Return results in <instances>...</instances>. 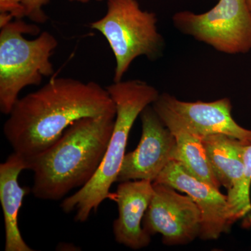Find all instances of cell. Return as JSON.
Segmentation results:
<instances>
[{"mask_svg":"<svg viewBox=\"0 0 251 251\" xmlns=\"http://www.w3.org/2000/svg\"><path fill=\"white\" fill-rule=\"evenodd\" d=\"M248 6H249V9L251 11V0H247Z\"/></svg>","mask_w":251,"mask_h":251,"instance_id":"d6986e66","label":"cell"},{"mask_svg":"<svg viewBox=\"0 0 251 251\" xmlns=\"http://www.w3.org/2000/svg\"><path fill=\"white\" fill-rule=\"evenodd\" d=\"M153 193V182L148 180H131L118 185L115 197L118 217L112 226L118 244L133 250L150 245L151 235L144 229L143 221Z\"/></svg>","mask_w":251,"mask_h":251,"instance_id":"8fae6325","label":"cell"},{"mask_svg":"<svg viewBox=\"0 0 251 251\" xmlns=\"http://www.w3.org/2000/svg\"><path fill=\"white\" fill-rule=\"evenodd\" d=\"M152 104L166 109L201 137L225 134L244 145L251 144V130L241 126L234 120L228 98L212 102H186L163 93Z\"/></svg>","mask_w":251,"mask_h":251,"instance_id":"30bf717a","label":"cell"},{"mask_svg":"<svg viewBox=\"0 0 251 251\" xmlns=\"http://www.w3.org/2000/svg\"><path fill=\"white\" fill-rule=\"evenodd\" d=\"M105 88L116 107L115 126L106 152L90 182L65 198L60 205L64 212L75 213V222H86L110 197V189L117 181L132 127L144 109L152 105L160 95L154 87L140 80L114 82Z\"/></svg>","mask_w":251,"mask_h":251,"instance_id":"3957f363","label":"cell"},{"mask_svg":"<svg viewBox=\"0 0 251 251\" xmlns=\"http://www.w3.org/2000/svg\"><path fill=\"white\" fill-rule=\"evenodd\" d=\"M115 112L106 88L97 82L56 77L18 99L3 131L14 152L27 161L53 145L74 122Z\"/></svg>","mask_w":251,"mask_h":251,"instance_id":"6da1fadb","label":"cell"},{"mask_svg":"<svg viewBox=\"0 0 251 251\" xmlns=\"http://www.w3.org/2000/svg\"><path fill=\"white\" fill-rule=\"evenodd\" d=\"M156 15L143 11L137 0H108L107 12L91 23L108 41L115 57L114 82H120L130 64L140 56L161 58L166 43L157 28Z\"/></svg>","mask_w":251,"mask_h":251,"instance_id":"5b68a950","label":"cell"},{"mask_svg":"<svg viewBox=\"0 0 251 251\" xmlns=\"http://www.w3.org/2000/svg\"><path fill=\"white\" fill-rule=\"evenodd\" d=\"M208 160L221 186L227 190L228 201L235 196L244 174L246 145L225 134L201 137Z\"/></svg>","mask_w":251,"mask_h":251,"instance_id":"5bb4252c","label":"cell"},{"mask_svg":"<svg viewBox=\"0 0 251 251\" xmlns=\"http://www.w3.org/2000/svg\"><path fill=\"white\" fill-rule=\"evenodd\" d=\"M154 193L143 221L150 235L161 234L163 244L184 245L200 237L202 214L192 198L168 185L153 182Z\"/></svg>","mask_w":251,"mask_h":251,"instance_id":"52a82bcc","label":"cell"},{"mask_svg":"<svg viewBox=\"0 0 251 251\" xmlns=\"http://www.w3.org/2000/svg\"><path fill=\"white\" fill-rule=\"evenodd\" d=\"M115 117L116 112L80 119L53 145L27 161V170L34 173L33 196L57 201L90 182L106 152Z\"/></svg>","mask_w":251,"mask_h":251,"instance_id":"7a4b0ae2","label":"cell"},{"mask_svg":"<svg viewBox=\"0 0 251 251\" xmlns=\"http://www.w3.org/2000/svg\"><path fill=\"white\" fill-rule=\"evenodd\" d=\"M23 0H0V14L10 15L16 20L26 17Z\"/></svg>","mask_w":251,"mask_h":251,"instance_id":"e0dca14e","label":"cell"},{"mask_svg":"<svg viewBox=\"0 0 251 251\" xmlns=\"http://www.w3.org/2000/svg\"><path fill=\"white\" fill-rule=\"evenodd\" d=\"M153 182L168 185L192 198L202 214L201 239L214 240L230 230L234 222L227 196L195 178L179 162H170Z\"/></svg>","mask_w":251,"mask_h":251,"instance_id":"9c48e42d","label":"cell"},{"mask_svg":"<svg viewBox=\"0 0 251 251\" xmlns=\"http://www.w3.org/2000/svg\"><path fill=\"white\" fill-rule=\"evenodd\" d=\"M151 105L175 136L176 143V161L196 179L219 189L221 185L208 160L202 138L166 109L155 104Z\"/></svg>","mask_w":251,"mask_h":251,"instance_id":"4fadbf2b","label":"cell"},{"mask_svg":"<svg viewBox=\"0 0 251 251\" xmlns=\"http://www.w3.org/2000/svg\"><path fill=\"white\" fill-rule=\"evenodd\" d=\"M0 29V111L9 115L23 89L39 85L53 74L50 57L58 41L47 31L33 40L26 39L24 34L37 35L40 28L22 19Z\"/></svg>","mask_w":251,"mask_h":251,"instance_id":"277c9868","label":"cell"},{"mask_svg":"<svg viewBox=\"0 0 251 251\" xmlns=\"http://www.w3.org/2000/svg\"><path fill=\"white\" fill-rule=\"evenodd\" d=\"M27 160L13 152L0 165V201L4 213L5 251H32L25 242L18 226L23 198L31 191L18 183L21 172L27 170Z\"/></svg>","mask_w":251,"mask_h":251,"instance_id":"7c38bea8","label":"cell"},{"mask_svg":"<svg viewBox=\"0 0 251 251\" xmlns=\"http://www.w3.org/2000/svg\"><path fill=\"white\" fill-rule=\"evenodd\" d=\"M49 1L50 0H23L26 17L34 23H46L49 18L44 13L43 7L49 4Z\"/></svg>","mask_w":251,"mask_h":251,"instance_id":"2e32d148","label":"cell"},{"mask_svg":"<svg viewBox=\"0 0 251 251\" xmlns=\"http://www.w3.org/2000/svg\"><path fill=\"white\" fill-rule=\"evenodd\" d=\"M244 174L240 187L235 196L228 201L234 222L251 212V144L246 145L244 151Z\"/></svg>","mask_w":251,"mask_h":251,"instance_id":"9a60e30c","label":"cell"},{"mask_svg":"<svg viewBox=\"0 0 251 251\" xmlns=\"http://www.w3.org/2000/svg\"><path fill=\"white\" fill-rule=\"evenodd\" d=\"M69 1H76V2H80V3H87V2H89V1H91V0H69ZM95 1H102V0H95Z\"/></svg>","mask_w":251,"mask_h":251,"instance_id":"ac0fdd59","label":"cell"},{"mask_svg":"<svg viewBox=\"0 0 251 251\" xmlns=\"http://www.w3.org/2000/svg\"><path fill=\"white\" fill-rule=\"evenodd\" d=\"M140 118L142 124L140 143L134 151L126 153L117 182L131 180L153 182L170 162L176 161V140L152 105L144 109Z\"/></svg>","mask_w":251,"mask_h":251,"instance_id":"ba28073f","label":"cell"},{"mask_svg":"<svg viewBox=\"0 0 251 251\" xmlns=\"http://www.w3.org/2000/svg\"><path fill=\"white\" fill-rule=\"evenodd\" d=\"M175 28L220 52L246 54L251 50V11L247 0H219L203 14L179 11Z\"/></svg>","mask_w":251,"mask_h":251,"instance_id":"8992f818","label":"cell"}]
</instances>
